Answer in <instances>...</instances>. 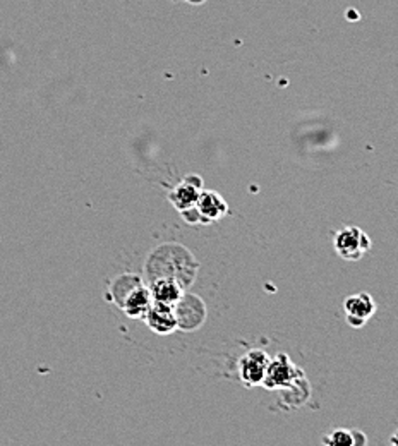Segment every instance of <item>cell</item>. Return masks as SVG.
Instances as JSON below:
<instances>
[{"label":"cell","instance_id":"52a82bcc","mask_svg":"<svg viewBox=\"0 0 398 446\" xmlns=\"http://www.w3.org/2000/svg\"><path fill=\"white\" fill-rule=\"evenodd\" d=\"M203 186L205 184H203L201 177H198V175H188V177H185L179 186H176L172 191H170V194H168L170 203L176 206L177 211H182V210H185V208L194 206L198 201L199 193H201Z\"/></svg>","mask_w":398,"mask_h":446},{"label":"cell","instance_id":"7c38bea8","mask_svg":"<svg viewBox=\"0 0 398 446\" xmlns=\"http://www.w3.org/2000/svg\"><path fill=\"white\" fill-rule=\"evenodd\" d=\"M323 443L330 446H354V435L350 429H333L323 437Z\"/></svg>","mask_w":398,"mask_h":446},{"label":"cell","instance_id":"277c9868","mask_svg":"<svg viewBox=\"0 0 398 446\" xmlns=\"http://www.w3.org/2000/svg\"><path fill=\"white\" fill-rule=\"evenodd\" d=\"M269 364V356L264 350L254 349L244 354L239 361V376L246 386L263 385L264 374Z\"/></svg>","mask_w":398,"mask_h":446},{"label":"cell","instance_id":"9a60e30c","mask_svg":"<svg viewBox=\"0 0 398 446\" xmlns=\"http://www.w3.org/2000/svg\"><path fill=\"white\" fill-rule=\"evenodd\" d=\"M389 443H392V445H398V431H395V435L392 436V440H389Z\"/></svg>","mask_w":398,"mask_h":446},{"label":"cell","instance_id":"2e32d148","mask_svg":"<svg viewBox=\"0 0 398 446\" xmlns=\"http://www.w3.org/2000/svg\"><path fill=\"white\" fill-rule=\"evenodd\" d=\"M188 2H193V4H203L205 0H188Z\"/></svg>","mask_w":398,"mask_h":446},{"label":"cell","instance_id":"9c48e42d","mask_svg":"<svg viewBox=\"0 0 398 446\" xmlns=\"http://www.w3.org/2000/svg\"><path fill=\"white\" fill-rule=\"evenodd\" d=\"M148 289L153 301L168 304V306H173L185 292V287L172 277L153 278V280H149Z\"/></svg>","mask_w":398,"mask_h":446},{"label":"cell","instance_id":"7a4b0ae2","mask_svg":"<svg viewBox=\"0 0 398 446\" xmlns=\"http://www.w3.org/2000/svg\"><path fill=\"white\" fill-rule=\"evenodd\" d=\"M335 251L347 261H359L367 251H371V239L359 227H343L337 232L333 240Z\"/></svg>","mask_w":398,"mask_h":446},{"label":"cell","instance_id":"ba28073f","mask_svg":"<svg viewBox=\"0 0 398 446\" xmlns=\"http://www.w3.org/2000/svg\"><path fill=\"white\" fill-rule=\"evenodd\" d=\"M194 206L198 208V211L205 218L206 223L218 222V220H222L223 216H227V213H229V204H227L223 196L218 194L217 191L201 189Z\"/></svg>","mask_w":398,"mask_h":446},{"label":"cell","instance_id":"5b68a950","mask_svg":"<svg viewBox=\"0 0 398 446\" xmlns=\"http://www.w3.org/2000/svg\"><path fill=\"white\" fill-rule=\"evenodd\" d=\"M343 311H345L347 323L352 328H362L376 312V302L371 295L362 292V294L350 295L345 302H343Z\"/></svg>","mask_w":398,"mask_h":446},{"label":"cell","instance_id":"30bf717a","mask_svg":"<svg viewBox=\"0 0 398 446\" xmlns=\"http://www.w3.org/2000/svg\"><path fill=\"white\" fill-rule=\"evenodd\" d=\"M151 302L153 299L151 294H149V289L144 283H141V285L136 287L134 290H131L129 295L124 299V302L120 304V309L132 319H144Z\"/></svg>","mask_w":398,"mask_h":446},{"label":"cell","instance_id":"4fadbf2b","mask_svg":"<svg viewBox=\"0 0 398 446\" xmlns=\"http://www.w3.org/2000/svg\"><path fill=\"white\" fill-rule=\"evenodd\" d=\"M182 218H184V222H188L189 225H208L205 222V218H203L201 213L198 211L196 206H190V208H185V210L179 211Z\"/></svg>","mask_w":398,"mask_h":446},{"label":"cell","instance_id":"8992f818","mask_svg":"<svg viewBox=\"0 0 398 446\" xmlns=\"http://www.w3.org/2000/svg\"><path fill=\"white\" fill-rule=\"evenodd\" d=\"M148 328L155 331L156 335H170L177 330V319L173 314V306L153 301L151 306L144 316Z\"/></svg>","mask_w":398,"mask_h":446},{"label":"cell","instance_id":"8fae6325","mask_svg":"<svg viewBox=\"0 0 398 446\" xmlns=\"http://www.w3.org/2000/svg\"><path fill=\"white\" fill-rule=\"evenodd\" d=\"M141 283H143V280H141V277H138V275H131V273L120 275V277L115 278L110 285L112 299H114L115 304L120 307V304H122L124 299L129 295V292L134 290L136 287L141 285Z\"/></svg>","mask_w":398,"mask_h":446},{"label":"cell","instance_id":"3957f363","mask_svg":"<svg viewBox=\"0 0 398 446\" xmlns=\"http://www.w3.org/2000/svg\"><path fill=\"white\" fill-rule=\"evenodd\" d=\"M173 314L177 319V328L184 331L198 330L206 319V306L198 295L185 294L173 304Z\"/></svg>","mask_w":398,"mask_h":446},{"label":"cell","instance_id":"5bb4252c","mask_svg":"<svg viewBox=\"0 0 398 446\" xmlns=\"http://www.w3.org/2000/svg\"><path fill=\"white\" fill-rule=\"evenodd\" d=\"M352 435H354V446H362L367 443V437L362 431H352Z\"/></svg>","mask_w":398,"mask_h":446},{"label":"cell","instance_id":"6da1fadb","mask_svg":"<svg viewBox=\"0 0 398 446\" xmlns=\"http://www.w3.org/2000/svg\"><path fill=\"white\" fill-rule=\"evenodd\" d=\"M304 378L302 369H298L287 354H279L275 359H269V364L264 374L263 386L268 390L273 388H292L297 381Z\"/></svg>","mask_w":398,"mask_h":446}]
</instances>
